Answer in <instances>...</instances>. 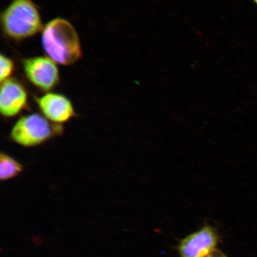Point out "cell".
<instances>
[{
	"label": "cell",
	"mask_w": 257,
	"mask_h": 257,
	"mask_svg": "<svg viewBox=\"0 0 257 257\" xmlns=\"http://www.w3.org/2000/svg\"><path fill=\"white\" fill-rule=\"evenodd\" d=\"M41 44L47 56L61 65H72L82 56L78 32L63 18L54 19L44 26Z\"/></svg>",
	"instance_id": "6da1fadb"
},
{
	"label": "cell",
	"mask_w": 257,
	"mask_h": 257,
	"mask_svg": "<svg viewBox=\"0 0 257 257\" xmlns=\"http://www.w3.org/2000/svg\"><path fill=\"white\" fill-rule=\"evenodd\" d=\"M1 25L6 36L15 41L35 36L44 28L39 10L32 0H12L2 12Z\"/></svg>",
	"instance_id": "7a4b0ae2"
},
{
	"label": "cell",
	"mask_w": 257,
	"mask_h": 257,
	"mask_svg": "<svg viewBox=\"0 0 257 257\" xmlns=\"http://www.w3.org/2000/svg\"><path fill=\"white\" fill-rule=\"evenodd\" d=\"M64 133L63 125L54 123L43 114L33 112L22 115L16 121L10 138L19 146L33 148L62 136Z\"/></svg>",
	"instance_id": "3957f363"
},
{
	"label": "cell",
	"mask_w": 257,
	"mask_h": 257,
	"mask_svg": "<svg viewBox=\"0 0 257 257\" xmlns=\"http://www.w3.org/2000/svg\"><path fill=\"white\" fill-rule=\"evenodd\" d=\"M22 64L26 78L35 87L48 92L59 84V70L57 63L50 57L28 58Z\"/></svg>",
	"instance_id": "277c9868"
},
{
	"label": "cell",
	"mask_w": 257,
	"mask_h": 257,
	"mask_svg": "<svg viewBox=\"0 0 257 257\" xmlns=\"http://www.w3.org/2000/svg\"><path fill=\"white\" fill-rule=\"evenodd\" d=\"M219 235L216 228L205 224L183 239L178 246L180 257H207L217 249Z\"/></svg>",
	"instance_id": "5b68a950"
},
{
	"label": "cell",
	"mask_w": 257,
	"mask_h": 257,
	"mask_svg": "<svg viewBox=\"0 0 257 257\" xmlns=\"http://www.w3.org/2000/svg\"><path fill=\"white\" fill-rule=\"evenodd\" d=\"M35 100L41 114L54 123L63 125L76 116L72 102L63 94L48 92Z\"/></svg>",
	"instance_id": "8992f818"
},
{
	"label": "cell",
	"mask_w": 257,
	"mask_h": 257,
	"mask_svg": "<svg viewBox=\"0 0 257 257\" xmlns=\"http://www.w3.org/2000/svg\"><path fill=\"white\" fill-rule=\"evenodd\" d=\"M28 107V94L25 86L17 79L10 78L1 82L0 112L6 118L21 114Z\"/></svg>",
	"instance_id": "52a82bcc"
},
{
	"label": "cell",
	"mask_w": 257,
	"mask_h": 257,
	"mask_svg": "<svg viewBox=\"0 0 257 257\" xmlns=\"http://www.w3.org/2000/svg\"><path fill=\"white\" fill-rule=\"evenodd\" d=\"M22 164L9 154L2 152L0 154V179L3 182L16 178L24 172Z\"/></svg>",
	"instance_id": "ba28073f"
},
{
	"label": "cell",
	"mask_w": 257,
	"mask_h": 257,
	"mask_svg": "<svg viewBox=\"0 0 257 257\" xmlns=\"http://www.w3.org/2000/svg\"><path fill=\"white\" fill-rule=\"evenodd\" d=\"M0 81L1 82L11 78L12 74L14 73L15 66L14 61L11 58L2 54L0 57Z\"/></svg>",
	"instance_id": "9c48e42d"
},
{
	"label": "cell",
	"mask_w": 257,
	"mask_h": 257,
	"mask_svg": "<svg viewBox=\"0 0 257 257\" xmlns=\"http://www.w3.org/2000/svg\"><path fill=\"white\" fill-rule=\"evenodd\" d=\"M207 257H227L221 250L216 249L211 252Z\"/></svg>",
	"instance_id": "30bf717a"
},
{
	"label": "cell",
	"mask_w": 257,
	"mask_h": 257,
	"mask_svg": "<svg viewBox=\"0 0 257 257\" xmlns=\"http://www.w3.org/2000/svg\"><path fill=\"white\" fill-rule=\"evenodd\" d=\"M252 2L257 6V0H252Z\"/></svg>",
	"instance_id": "8fae6325"
}]
</instances>
